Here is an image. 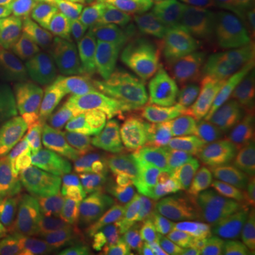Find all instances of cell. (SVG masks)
Instances as JSON below:
<instances>
[{
	"mask_svg": "<svg viewBox=\"0 0 255 255\" xmlns=\"http://www.w3.org/2000/svg\"><path fill=\"white\" fill-rule=\"evenodd\" d=\"M33 216L55 254L78 241L87 180L65 164H36L28 172Z\"/></svg>",
	"mask_w": 255,
	"mask_h": 255,
	"instance_id": "obj_1",
	"label": "cell"
},
{
	"mask_svg": "<svg viewBox=\"0 0 255 255\" xmlns=\"http://www.w3.org/2000/svg\"><path fill=\"white\" fill-rule=\"evenodd\" d=\"M135 201L160 226L177 220H197L207 224L217 238L241 233L255 223L254 210L197 182L167 190H143Z\"/></svg>",
	"mask_w": 255,
	"mask_h": 255,
	"instance_id": "obj_2",
	"label": "cell"
},
{
	"mask_svg": "<svg viewBox=\"0 0 255 255\" xmlns=\"http://www.w3.org/2000/svg\"><path fill=\"white\" fill-rule=\"evenodd\" d=\"M98 98L101 112L119 145L129 150L169 149L155 97L145 82L112 74Z\"/></svg>",
	"mask_w": 255,
	"mask_h": 255,
	"instance_id": "obj_3",
	"label": "cell"
},
{
	"mask_svg": "<svg viewBox=\"0 0 255 255\" xmlns=\"http://www.w3.org/2000/svg\"><path fill=\"white\" fill-rule=\"evenodd\" d=\"M50 132L57 153L77 169H100L114 155L110 125L100 108L90 104L80 102L53 121Z\"/></svg>",
	"mask_w": 255,
	"mask_h": 255,
	"instance_id": "obj_4",
	"label": "cell"
},
{
	"mask_svg": "<svg viewBox=\"0 0 255 255\" xmlns=\"http://www.w3.org/2000/svg\"><path fill=\"white\" fill-rule=\"evenodd\" d=\"M244 95L230 87L193 80L191 137L206 159L216 157L231 139L233 124Z\"/></svg>",
	"mask_w": 255,
	"mask_h": 255,
	"instance_id": "obj_5",
	"label": "cell"
},
{
	"mask_svg": "<svg viewBox=\"0 0 255 255\" xmlns=\"http://www.w3.org/2000/svg\"><path fill=\"white\" fill-rule=\"evenodd\" d=\"M196 182L255 211V143L230 139L213 159L186 160Z\"/></svg>",
	"mask_w": 255,
	"mask_h": 255,
	"instance_id": "obj_6",
	"label": "cell"
},
{
	"mask_svg": "<svg viewBox=\"0 0 255 255\" xmlns=\"http://www.w3.org/2000/svg\"><path fill=\"white\" fill-rule=\"evenodd\" d=\"M0 147L18 163L44 164L57 157L50 129L28 107L0 94Z\"/></svg>",
	"mask_w": 255,
	"mask_h": 255,
	"instance_id": "obj_7",
	"label": "cell"
},
{
	"mask_svg": "<svg viewBox=\"0 0 255 255\" xmlns=\"http://www.w3.org/2000/svg\"><path fill=\"white\" fill-rule=\"evenodd\" d=\"M193 78L182 64H174L155 85L156 110L169 149L182 152L193 143L190 127Z\"/></svg>",
	"mask_w": 255,
	"mask_h": 255,
	"instance_id": "obj_8",
	"label": "cell"
},
{
	"mask_svg": "<svg viewBox=\"0 0 255 255\" xmlns=\"http://www.w3.org/2000/svg\"><path fill=\"white\" fill-rule=\"evenodd\" d=\"M108 166L117 170L132 189L167 190L183 183L196 182L179 152L172 149L147 152H117L108 160Z\"/></svg>",
	"mask_w": 255,
	"mask_h": 255,
	"instance_id": "obj_9",
	"label": "cell"
},
{
	"mask_svg": "<svg viewBox=\"0 0 255 255\" xmlns=\"http://www.w3.org/2000/svg\"><path fill=\"white\" fill-rule=\"evenodd\" d=\"M44 38L30 31L0 37V94L20 100L44 65Z\"/></svg>",
	"mask_w": 255,
	"mask_h": 255,
	"instance_id": "obj_10",
	"label": "cell"
},
{
	"mask_svg": "<svg viewBox=\"0 0 255 255\" xmlns=\"http://www.w3.org/2000/svg\"><path fill=\"white\" fill-rule=\"evenodd\" d=\"M177 61L194 81L224 85L244 94L255 85V58L247 60L230 48L193 47L179 55Z\"/></svg>",
	"mask_w": 255,
	"mask_h": 255,
	"instance_id": "obj_11",
	"label": "cell"
},
{
	"mask_svg": "<svg viewBox=\"0 0 255 255\" xmlns=\"http://www.w3.org/2000/svg\"><path fill=\"white\" fill-rule=\"evenodd\" d=\"M132 187L108 164L100 167L87 184L78 220V243L90 248L107 221L118 209Z\"/></svg>",
	"mask_w": 255,
	"mask_h": 255,
	"instance_id": "obj_12",
	"label": "cell"
},
{
	"mask_svg": "<svg viewBox=\"0 0 255 255\" xmlns=\"http://www.w3.org/2000/svg\"><path fill=\"white\" fill-rule=\"evenodd\" d=\"M44 63L53 67L84 98H98L105 87V68L58 36V33L46 38Z\"/></svg>",
	"mask_w": 255,
	"mask_h": 255,
	"instance_id": "obj_13",
	"label": "cell"
},
{
	"mask_svg": "<svg viewBox=\"0 0 255 255\" xmlns=\"http://www.w3.org/2000/svg\"><path fill=\"white\" fill-rule=\"evenodd\" d=\"M34 228L36 220L24 177L17 169L0 164V251Z\"/></svg>",
	"mask_w": 255,
	"mask_h": 255,
	"instance_id": "obj_14",
	"label": "cell"
},
{
	"mask_svg": "<svg viewBox=\"0 0 255 255\" xmlns=\"http://www.w3.org/2000/svg\"><path fill=\"white\" fill-rule=\"evenodd\" d=\"M21 100L43 121H55L81 102L80 94L46 63Z\"/></svg>",
	"mask_w": 255,
	"mask_h": 255,
	"instance_id": "obj_15",
	"label": "cell"
},
{
	"mask_svg": "<svg viewBox=\"0 0 255 255\" xmlns=\"http://www.w3.org/2000/svg\"><path fill=\"white\" fill-rule=\"evenodd\" d=\"M117 23L115 14L88 3H75L63 21L64 38L81 53L94 58L107 31Z\"/></svg>",
	"mask_w": 255,
	"mask_h": 255,
	"instance_id": "obj_16",
	"label": "cell"
},
{
	"mask_svg": "<svg viewBox=\"0 0 255 255\" xmlns=\"http://www.w3.org/2000/svg\"><path fill=\"white\" fill-rule=\"evenodd\" d=\"M160 224L139 203L133 200L108 227L95 237L97 246L105 255H127L132 247Z\"/></svg>",
	"mask_w": 255,
	"mask_h": 255,
	"instance_id": "obj_17",
	"label": "cell"
},
{
	"mask_svg": "<svg viewBox=\"0 0 255 255\" xmlns=\"http://www.w3.org/2000/svg\"><path fill=\"white\" fill-rule=\"evenodd\" d=\"M94 58L114 74L143 81L140 41L118 21L104 36Z\"/></svg>",
	"mask_w": 255,
	"mask_h": 255,
	"instance_id": "obj_18",
	"label": "cell"
},
{
	"mask_svg": "<svg viewBox=\"0 0 255 255\" xmlns=\"http://www.w3.org/2000/svg\"><path fill=\"white\" fill-rule=\"evenodd\" d=\"M193 47L230 48L241 54H250L255 51V27L224 9L211 6L207 26Z\"/></svg>",
	"mask_w": 255,
	"mask_h": 255,
	"instance_id": "obj_19",
	"label": "cell"
},
{
	"mask_svg": "<svg viewBox=\"0 0 255 255\" xmlns=\"http://www.w3.org/2000/svg\"><path fill=\"white\" fill-rule=\"evenodd\" d=\"M211 13L210 4L190 1L182 10L164 18L157 38L172 54L180 55L190 50L203 34Z\"/></svg>",
	"mask_w": 255,
	"mask_h": 255,
	"instance_id": "obj_20",
	"label": "cell"
},
{
	"mask_svg": "<svg viewBox=\"0 0 255 255\" xmlns=\"http://www.w3.org/2000/svg\"><path fill=\"white\" fill-rule=\"evenodd\" d=\"M111 10L117 21L139 40L155 38L166 18V9L137 0H112Z\"/></svg>",
	"mask_w": 255,
	"mask_h": 255,
	"instance_id": "obj_21",
	"label": "cell"
},
{
	"mask_svg": "<svg viewBox=\"0 0 255 255\" xmlns=\"http://www.w3.org/2000/svg\"><path fill=\"white\" fill-rule=\"evenodd\" d=\"M74 4V0H26L16 13L27 31L47 38L58 33Z\"/></svg>",
	"mask_w": 255,
	"mask_h": 255,
	"instance_id": "obj_22",
	"label": "cell"
},
{
	"mask_svg": "<svg viewBox=\"0 0 255 255\" xmlns=\"http://www.w3.org/2000/svg\"><path fill=\"white\" fill-rule=\"evenodd\" d=\"M170 237L179 255H207L213 246V230L197 220L169 223Z\"/></svg>",
	"mask_w": 255,
	"mask_h": 255,
	"instance_id": "obj_23",
	"label": "cell"
},
{
	"mask_svg": "<svg viewBox=\"0 0 255 255\" xmlns=\"http://www.w3.org/2000/svg\"><path fill=\"white\" fill-rule=\"evenodd\" d=\"M140 41V64L142 73L155 87L169 71L173 63L174 55L159 41V38H147Z\"/></svg>",
	"mask_w": 255,
	"mask_h": 255,
	"instance_id": "obj_24",
	"label": "cell"
},
{
	"mask_svg": "<svg viewBox=\"0 0 255 255\" xmlns=\"http://www.w3.org/2000/svg\"><path fill=\"white\" fill-rule=\"evenodd\" d=\"M130 255H179L170 237L169 224L147 233L130 250Z\"/></svg>",
	"mask_w": 255,
	"mask_h": 255,
	"instance_id": "obj_25",
	"label": "cell"
},
{
	"mask_svg": "<svg viewBox=\"0 0 255 255\" xmlns=\"http://www.w3.org/2000/svg\"><path fill=\"white\" fill-rule=\"evenodd\" d=\"M0 255H55V251L43 233L30 231L4 247Z\"/></svg>",
	"mask_w": 255,
	"mask_h": 255,
	"instance_id": "obj_26",
	"label": "cell"
},
{
	"mask_svg": "<svg viewBox=\"0 0 255 255\" xmlns=\"http://www.w3.org/2000/svg\"><path fill=\"white\" fill-rule=\"evenodd\" d=\"M207 4L224 9L255 27V0H209Z\"/></svg>",
	"mask_w": 255,
	"mask_h": 255,
	"instance_id": "obj_27",
	"label": "cell"
},
{
	"mask_svg": "<svg viewBox=\"0 0 255 255\" xmlns=\"http://www.w3.org/2000/svg\"><path fill=\"white\" fill-rule=\"evenodd\" d=\"M23 23L16 11H1L0 10V37L13 34L21 30Z\"/></svg>",
	"mask_w": 255,
	"mask_h": 255,
	"instance_id": "obj_28",
	"label": "cell"
},
{
	"mask_svg": "<svg viewBox=\"0 0 255 255\" xmlns=\"http://www.w3.org/2000/svg\"><path fill=\"white\" fill-rule=\"evenodd\" d=\"M241 118H243V122L246 124L247 127L255 133V88L248 95V98L243 105Z\"/></svg>",
	"mask_w": 255,
	"mask_h": 255,
	"instance_id": "obj_29",
	"label": "cell"
},
{
	"mask_svg": "<svg viewBox=\"0 0 255 255\" xmlns=\"http://www.w3.org/2000/svg\"><path fill=\"white\" fill-rule=\"evenodd\" d=\"M207 255H240V251H238L237 244L233 240L223 238V240H219L214 247H211Z\"/></svg>",
	"mask_w": 255,
	"mask_h": 255,
	"instance_id": "obj_30",
	"label": "cell"
},
{
	"mask_svg": "<svg viewBox=\"0 0 255 255\" xmlns=\"http://www.w3.org/2000/svg\"><path fill=\"white\" fill-rule=\"evenodd\" d=\"M87 250H88V248H85L82 244H80V243L77 241V243L68 246L67 248L61 250L60 253H57L55 255H85Z\"/></svg>",
	"mask_w": 255,
	"mask_h": 255,
	"instance_id": "obj_31",
	"label": "cell"
},
{
	"mask_svg": "<svg viewBox=\"0 0 255 255\" xmlns=\"http://www.w3.org/2000/svg\"><path fill=\"white\" fill-rule=\"evenodd\" d=\"M26 0H0L1 11H16Z\"/></svg>",
	"mask_w": 255,
	"mask_h": 255,
	"instance_id": "obj_32",
	"label": "cell"
},
{
	"mask_svg": "<svg viewBox=\"0 0 255 255\" xmlns=\"http://www.w3.org/2000/svg\"><path fill=\"white\" fill-rule=\"evenodd\" d=\"M75 3H88V4H95V6H100L104 9H110L111 4H112V0H74ZM112 11V10H111Z\"/></svg>",
	"mask_w": 255,
	"mask_h": 255,
	"instance_id": "obj_33",
	"label": "cell"
},
{
	"mask_svg": "<svg viewBox=\"0 0 255 255\" xmlns=\"http://www.w3.org/2000/svg\"><path fill=\"white\" fill-rule=\"evenodd\" d=\"M241 255H255V234L251 237V240L248 241V244H247L246 248L243 250Z\"/></svg>",
	"mask_w": 255,
	"mask_h": 255,
	"instance_id": "obj_34",
	"label": "cell"
},
{
	"mask_svg": "<svg viewBox=\"0 0 255 255\" xmlns=\"http://www.w3.org/2000/svg\"><path fill=\"white\" fill-rule=\"evenodd\" d=\"M147 4H155V6H169V0H137Z\"/></svg>",
	"mask_w": 255,
	"mask_h": 255,
	"instance_id": "obj_35",
	"label": "cell"
},
{
	"mask_svg": "<svg viewBox=\"0 0 255 255\" xmlns=\"http://www.w3.org/2000/svg\"><path fill=\"white\" fill-rule=\"evenodd\" d=\"M191 0H169V6H173V7H183L186 6L187 3H190Z\"/></svg>",
	"mask_w": 255,
	"mask_h": 255,
	"instance_id": "obj_36",
	"label": "cell"
},
{
	"mask_svg": "<svg viewBox=\"0 0 255 255\" xmlns=\"http://www.w3.org/2000/svg\"><path fill=\"white\" fill-rule=\"evenodd\" d=\"M85 255H105V254H102L100 250H95V248H92V247H90V248L87 250V253H85Z\"/></svg>",
	"mask_w": 255,
	"mask_h": 255,
	"instance_id": "obj_37",
	"label": "cell"
},
{
	"mask_svg": "<svg viewBox=\"0 0 255 255\" xmlns=\"http://www.w3.org/2000/svg\"><path fill=\"white\" fill-rule=\"evenodd\" d=\"M191 1H194V3H200V4H207V1H209V0H191Z\"/></svg>",
	"mask_w": 255,
	"mask_h": 255,
	"instance_id": "obj_38",
	"label": "cell"
}]
</instances>
